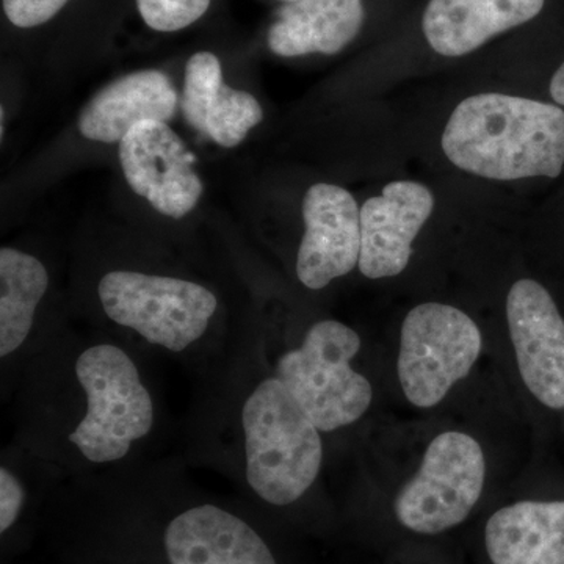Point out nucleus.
<instances>
[{"label":"nucleus","mask_w":564,"mask_h":564,"mask_svg":"<svg viewBox=\"0 0 564 564\" xmlns=\"http://www.w3.org/2000/svg\"><path fill=\"white\" fill-rule=\"evenodd\" d=\"M303 220L296 276L307 289L318 291L358 265L361 210L339 185L315 184L304 196Z\"/></svg>","instance_id":"nucleus-10"},{"label":"nucleus","mask_w":564,"mask_h":564,"mask_svg":"<svg viewBox=\"0 0 564 564\" xmlns=\"http://www.w3.org/2000/svg\"><path fill=\"white\" fill-rule=\"evenodd\" d=\"M120 163L129 187L165 217L191 214L204 185L196 158L166 122H140L120 141Z\"/></svg>","instance_id":"nucleus-8"},{"label":"nucleus","mask_w":564,"mask_h":564,"mask_svg":"<svg viewBox=\"0 0 564 564\" xmlns=\"http://www.w3.org/2000/svg\"><path fill=\"white\" fill-rule=\"evenodd\" d=\"M50 285L46 267L20 250L0 251V356L17 351L31 333L36 307Z\"/></svg>","instance_id":"nucleus-18"},{"label":"nucleus","mask_w":564,"mask_h":564,"mask_svg":"<svg viewBox=\"0 0 564 564\" xmlns=\"http://www.w3.org/2000/svg\"><path fill=\"white\" fill-rule=\"evenodd\" d=\"M443 150L463 172L486 180H555L564 166V111L500 93L470 96L448 118Z\"/></svg>","instance_id":"nucleus-1"},{"label":"nucleus","mask_w":564,"mask_h":564,"mask_svg":"<svg viewBox=\"0 0 564 564\" xmlns=\"http://www.w3.org/2000/svg\"><path fill=\"white\" fill-rule=\"evenodd\" d=\"M485 545L492 564H564V500L500 508L486 524Z\"/></svg>","instance_id":"nucleus-17"},{"label":"nucleus","mask_w":564,"mask_h":564,"mask_svg":"<svg viewBox=\"0 0 564 564\" xmlns=\"http://www.w3.org/2000/svg\"><path fill=\"white\" fill-rule=\"evenodd\" d=\"M76 377L87 411L69 443L90 463L120 462L154 425V403L135 362L115 345H95L77 358Z\"/></svg>","instance_id":"nucleus-3"},{"label":"nucleus","mask_w":564,"mask_h":564,"mask_svg":"<svg viewBox=\"0 0 564 564\" xmlns=\"http://www.w3.org/2000/svg\"><path fill=\"white\" fill-rule=\"evenodd\" d=\"M545 0H430L423 33L437 54L462 57L486 41L532 21Z\"/></svg>","instance_id":"nucleus-15"},{"label":"nucleus","mask_w":564,"mask_h":564,"mask_svg":"<svg viewBox=\"0 0 564 564\" xmlns=\"http://www.w3.org/2000/svg\"><path fill=\"white\" fill-rule=\"evenodd\" d=\"M177 91L161 70L128 74L104 87L79 117V132L99 143H120L140 122L172 120Z\"/></svg>","instance_id":"nucleus-14"},{"label":"nucleus","mask_w":564,"mask_h":564,"mask_svg":"<svg viewBox=\"0 0 564 564\" xmlns=\"http://www.w3.org/2000/svg\"><path fill=\"white\" fill-rule=\"evenodd\" d=\"M181 109L193 129L223 148L239 147L263 118L254 96L225 84L221 63L210 52L187 62Z\"/></svg>","instance_id":"nucleus-12"},{"label":"nucleus","mask_w":564,"mask_h":564,"mask_svg":"<svg viewBox=\"0 0 564 564\" xmlns=\"http://www.w3.org/2000/svg\"><path fill=\"white\" fill-rule=\"evenodd\" d=\"M480 328L463 311L423 303L404 317L400 337L399 380L408 402L432 408L469 375L480 356Z\"/></svg>","instance_id":"nucleus-6"},{"label":"nucleus","mask_w":564,"mask_h":564,"mask_svg":"<svg viewBox=\"0 0 564 564\" xmlns=\"http://www.w3.org/2000/svg\"><path fill=\"white\" fill-rule=\"evenodd\" d=\"M484 448L473 436L445 432L426 448L419 473L393 503L404 529L437 534L466 521L484 492Z\"/></svg>","instance_id":"nucleus-7"},{"label":"nucleus","mask_w":564,"mask_h":564,"mask_svg":"<svg viewBox=\"0 0 564 564\" xmlns=\"http://www.w3.org/2000/svg\"><path fill=\"white\" fill-rule=\"evenodd\" d=\"M245 474L265 502H296L322 469L321 430L280 378L262 381L242 410Z\"/></svg>","instance_id":"nucleus-2"},{"label":"nucleus","mask_w":564,"mask_h":564,"mask_svg":"<svg viewBox=\"0 0 564 564\" xmlns=\"http://www.w3.org/2000/svg\"><path fill=\"white\" fill-rule=\"evenodd\" d=\"M210 0H137L143 21L158 32H177L206 13Z\"/></svg>","instance_id":"nucleus-19"},{"label":"nucleus","mask_w":564,"mask_h":564,"mask_svg":"<svg viewBox=\"0 0 564 564\" xmlns=\"http://www.w3.org/2000/svg\"><path fill=\"white\" fill-rule=\"evenodd\" d=\"M165 549L172 564H276L269 545L247 522L214 505L174 518Z\"/></svg>","instance_id":"nucleus-13"},{"label":"nucleus","mask_w":564,"mask_h":564,"mask_svg":"<svg viewBox=\"0 0 564 564\" xmlns=\"http://www.w3.org/2000/svg\"><path fill=\"white\" fill-rule=\"evenodd\" d=\"M22 502L24 489L20 480L6 466L0 467V532L6 533L17 522Z\"/></svg>","instance_id":"nucleus-21"},{"label":"nucleus","mask_w":564,"mask_h":564,"mask_svg":"<svg viewBox=\"0 0 564 564\" xmlns=\"http://www.w3.org/2000/svg\"><path fill=\"white\" fill-rule=\"evenodd\" d=\"M508 328L519 372L544 406L564 408V321L540 282L521 280L507 299Z\"/></svg>","instance_id":"nucleus-9"},{"label":"nucleus","mask_w":564,"mask_h":564,"mask_svg":"<svg viewBox=\"0 0 564 564\" xmlns=\"http://www.w3.org/2000/svg\"><path fill=\"white\" fill-rule=\"evenodd\" d=\"M359 350L361 337L355 329L325 321L315 323L302 347L278 361V378L321 432L351 425L372 404V384L351 369Z\"/></svg>","instance_id":"nucleus-4"},{"label":"nucleus","mask_w":564,"mask_h":564,"mask_svg":"<svg viewBox=\"0 0 564 564\" xmlns=\"http://www.w3.org/2000/svg\"><path fill=\"white\" fill-rule=\"evenodd\" d=\"M11 24L21 29L36 28L51 21L69 0H2Z\"/></svg>","instance_id":"nucleus-20"},{"label":"nucleus","mask_w":564,"mask_h":564,"mask_svg":"<svg viewBox=\"0 0 564 564\" xmlns=\"http://www.w3.org/2000/svg\"><path fill=\"white\" fill-rule=\"evenodd\" d=\"M284 2H293V0H284Z\"/></svg>","instance_id":"nucleus-23"},{"label":"nucleus","mask_w":564,"mask_h":564,"mask_svg":"<svg viewBox=\"0 0 564 564\" xmlns=\"http://www.w3.org/2000/svg\"><path fill=\"white\" fill-rule=\"evenodd\" d=\"M434 207L432 192L413 181L386 185L361 207L359 270L369 280L397 276L413 256V242Z\"/></svg>","instance_id":"nucleus-11"},{"label":"nucleus","mask_w":564,"mask_h":564,"mask_svg":"<svg viewBox=\"0 0 564 564\" xmlns=\"http://www.w3.org/2000/svg\"><path fill=\"white\" fill-rule=\"evenodd\" d=\"M362 22V0H293L278 10L267 40L280 57L334 55L358 36Z\"/></svg>","instance_id":"nucleus-16"},{"label":"nucleus","mask_w":564,"mask_h":564,"mask_svg":"<svg viewBox=\"0 0 564 564\" xmlns=\"http://www.w3.org/2000/svg\"><path fill=\"white\" fill-rule=\"evenodd\" d=\"M98 295L110 321L174 352L207 332L218 307L217 296L202 284L124 270L107 273Z\"/></svg>","instance_id":"nucleus-5"},{"label":"nucleus","mask_w":564,"mask_h":564,"mask_svg":"<svg viewBox=\"0 0 564 564\" xmlns=\"http://www.w3.org/2000/svg\"><path fill=\"white\" fill-rule=\"evenodd\" d=\"M551 96L556 104L564 106V62L563 65L556 69L554 77H552Z\"/></svg>","instance_id":"nucleus-22"}]
</instances>
